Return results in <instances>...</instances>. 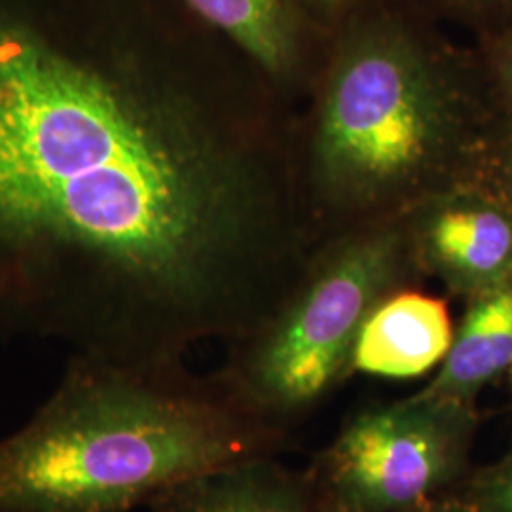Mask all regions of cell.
Returning <instances> with one entry per match:
<instances>
[{
	"mask_svg": "<svg viewBox=\"0 0 512 512\" xmlns=\"http://www.w3.org/2000/svg\"><path fill=\"white\" fill-rule=\"evenodd\" d=\"M298 112L181 0H0V340L234 342L321 239Z\"/></svg>",
	"mask_w": 512,
	"mask_h": 512,
	"instance_id": "cell-1",
	"label": "cell"
},
{
	"mask_svg": "<svg viewBox=\"0 0 512 512\" xmlns=\"http://www.w3.org/2000/svg\"><path fill=\"white\" fill-rule=\"evenodd\" d=\"M499 122L475 50L416 0H372L332 37L298 110V167L321 239L406 217L478 181Z\"/></svg>",
	"mask_w": 512,
	"mask_h": 512,
	"instance_id": "cell-2",
	"label": "cell"
},
{
	"mask_svg": "<svg viewBox=\"0 0 512 512\" xmlns=\"http://www.w3.org/2000/svg\"><path fill=\"white\" fill-rule=\"evenodd\" d=\"M291 431L184 363L73 355L31 420L0 437V512H133L243 459L279 456Z\"/></svg>",
	"mask_w": 512,
	"mask_h": 512,
	"instance_id": "cell-3",
	"label": "cell"
},
{
	"mask_svg": "<svg viewBox=\"0 0 512 512\" xmlns=\"http://www.w3.org/2000/svg\"><path fill=\"white\" fill-rule=\"evenodd\" d=\"M425 281L404 217L330 236L270 315L228 344L217 376L253 414L291 431L355 372L372 311Z\"/></svg>",
	"mask_w": 512,
	"mask_h": 512,
	"instance_id": "cell-4",
	"label": "cell"
},
{
	"mask_svg": "<svg viewBox=\"0 0 512 512\" xmlns=\"http://www.w3.org/2000/svg\"><path fill=\"white\" fill-rule=\"evenodd\" d=\"M476 404L414 393L355 412L306 467L323 512H421L471 473Z\"/></svg>",
	"mask_w": 512,
	"mask_h": 512,
	"instance_id": "cell-5",
	"label": "cell"
},
{
	"mask_svg": "<svg viewBox=\"0 0 512 512\" xmlns=\"http://www.w3.org/2000/svg\"><path fill=\"white\" fill-rule=\"evenodd\" d=\"M404 220L421 272L463 302L512 272V207L480 181L435 194Z\"/></svg>",
	"mask_w": 512,
	"mask_h": 512,
	"instance_id": "cell-6",
	"label": "cell"
},
{
	"mask_svg": "<svg viewBox=\"0 0 512 512\" xmlns=\"http://www.w3.org/2000/svg\"><path fill=\"white\" fill-rule=\"evenodd\" d=\"M238 48L277 93L302 109L329 52L327 35L300 0H181Z\"/></svg>",
	"mask_w": 512,
	"mask_h": 512,
	"instance_id": "cell-7",
	"label": "cell"
},
{
	"mask_svg": "<svg viewBox=\"0 0 512 512\" xmlns=\"http://www.w3.org/2000/svg\"><path fill=\"white\" fill-rule=\"evenodd\" d=\"M456 327L446 300L406 287L372 311L359 334L353 370L408 380L439 368L454 344Z\"/></svg>",
	"mask_w": 512,
	"mask_h": 512,
	"instance_id": "cell-8",
	"label": "cell"
},
{
	"mask_svg": "<svg viewBox=\"0 0 512 512\" xmlns=\"http://www.w3.org/2000/svg\"><path fill=\"white\" fill-rule=\"evenodd\" d=\"M148 512H323L310 475L279 456L243 459L162 495Z\"/></svg>",
	"mask_w": 512,
	"mask_h": 512,
	"instance_id": "cell-9",
	"label": "cell"
},
{
	"mask_svg": "<svg viewBox=\"0 0 512 512\" xmlns=\"http://www.w3.org/2000/svg\"><path fill=\"white\" fill-rule=\"evenodd\" d=\"M512 366V272L465 300L454 344L420 393L476 404L478 395Z\"/></svg>",
	"mask_w": 512,
	"mask_h": 512,
	"instance_id": "cell-10",
	"label": "cell"
},
{
	"mask_svg": "<svg viewBox=\"0 0 512 512\" xmlns=\"http://www.w3.org/2000/svg\"><path fill=\"white\" fill-rule=\"evenodd\" d=\"M452 497L476 512H512V444L492 463L473 467Z\"/></svg>",
	"mask_w": 512,
	"mask_h": 512,
	"instance_id": "cell-11",
	"label": "cell"
},
{
	"mask_svg": "<svg viewBox=\"0 0 512 512\" xmlns=\"http://www.w3.org/2000/svg\"><path fill=\"white\" fill-rule=\"evenodd\" d=\"M476 40V54L497 112L512 122V21Z\"/></svg>",
	"mask_w": 512,
	"mask_h": 512,
	"instance_id": "cell-12",
	"label": "cell"
},
{
	"mask_svg": "<svg viewBox=\"0 0 512 512\" xmlns=\"http://www.w3.org/2000/svg\"><path fill=\"white\" fill-rule=\"evenodd\" d=\"M433 18L448 19L475 31L476 38L490 35L512 21V0H416Z\"/></svg>",
	"mask_w": 512,
	"mask_h": 512,
	"instance_id": "cell-13",
	"label": "cell"
},
{
	"mask_svg": "<svg viewBox=\"0 0 512 512\" xmlns=\"http://www.w3.org/2000/svg\"><path fill=\"white\" fill-rule=\"evenodd\" d=\"M478 181L492 188L512 207V122L503 120L495 126L484 152Z\"/></svg>",
	"mask_w": 512,
	"mask_h": 512,
	"instance_id": "cell-14",
	"label": "cell"
},
{
	"mask_svg": "<svg viewBox=\"0 0 512 512\" xmlns=\"http://www.w3.org/2000/svg\"><path fill=\"white\" fill-rule=\"evenodd\" d=\"M311 19L327 33L334 35L346 21L372 0H300Z\"/></svg>",
	"mask_w": 512,
	"mask_h": 512,
	"instance_id": "cell-15",
	"label": "cell"
},
{
	"mask_svg": "<svg viewBox=\"0 0 512 512\" xmlns=\"http://www.w3.org/2000/svg\"><path fill=\"white\" fill-rule=\"evenodd\" d=\"M421 512H476L473 507L465 505L463 501H459L458 497H446L442 501L433 503L431 507H427L425 511Z\"/></svg>",
	"mask_w": 512,
	"mask_h": 512,
	"instance_id": "cell-16",
	"label": "cell"
},
{
	"mask_svg": "<svg viewBox=\"0 0 512 512\" xmlns=\"http://www.w3.org/2000/svg\"><path fill=\"white\" fill-rule=\"evenodd\" d=\"M509 374H511V382H512V366H511V370H509Z\"/></svg>",
	"mask_w": 512,
	"mask_h": 512,
	"instance_id": "cell-17",
	"label": "cell"
}]
</instances>
